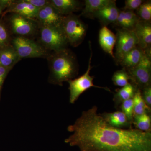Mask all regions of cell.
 <instances>
[{
    "label": "cell",
    "instance_id": "cell-25",
    "mask_svg": "<svg viewBox=\"0 0 151 151\" xmlns=\"http://www.w3.org/2000/svg\"><path fill=\"white\" fill-rule=\"evenodd\" d=\"M137 14L142 20L146 22H150L151 1H144L137 9Z\"/></svg>",
    "mask_w": 151,
    "mask_h": 151
},
{
    "label": "cell",
    "instance_id": "cell-6",
    "mask_svg": "<svg viewBox=\"0 0 151 151\" xmlns=\"http://www.w3.org/2000/svg\"><path fill=\"white\" fill-rule=\"evenodd\" d=\"M40 37L44 46L55 52L66 49L68 42L61 26H41Z\"/></svg>",
    "mask_w": 151,
    "mask_h": 151
},
{
    "label": "cell",
    "instance_id": "cell-7",
    "mask_svg": "<svg viewBox=\"0 0 151 151\" xmlns=\"http://www.w3.org/2000/svg\"><path fill=\"white\" fill-rule=\"evenodd\" d=\"M116 52L114 60L119 64L121 59L138 45V40L134 31L123 28L117 30L116 35Z\"/></svg>",
    "mask_w": 151,
    "mask_h": 151
},
{
    "label": "cell",
    "instance_id": "cell-33",
    "mask_svg": "<svg viewBox=\"0 0 151 151\" xmlns=\"http://www.w3.org/2000/svg\"></svg>",
    "mask_w": 151,
    "mask_h": 151
},
{
    "label": "cell",
    "instance_id": "cell-2",
    "mask_svg": "<svg viewBox=\"0 0 151 151\" xmlns=\"http://www.w3.org/2000/svg\"><path fill=\"white\" fill-rule=\"evenodd\" d=\"M50 70L51 83L62 86L64 81L78 74V65L75 55L67 49L55 52L50 58Z\"/></svg>",
    "mask_w": 151,
    "mask_h": 151
},
{
    "label": "cell",
    "instance_id": "cell-10",
    "mask_svg": "<svg viewBox=\"0 0 151 151\" xmlns=\"http://www.w3.org/2000/svg\"><path fill=\"white\" fill-rule=\"evenodd\" d=\"M13 32L20 36L32 34L35 29V25L33 20L14 14L10 19Z\"/></svg>",
    "mask_w": 151,
    "mask_h": 151
},
{
    "label": "cell",
    "instance_id": "cell-3",
    "mask_svg": "<svg viewBox=\"0 0 151 151\" xmlns=\"http://www.w3.org/2000/svg\"><path fill=\"white\" fill-rule=\"evenodd\" d=\"M61 27L68 43L74 47L80 45L86 37L87 25L73 14L64 16Z\"/></svg>",
    "mask_w": 151,
    "mask_h": 151
},
{
    "label": "cell",
    "instance_id": "cell-28",
    "mask_svg": "<svg viewBox=\"0 0 151 151\" xmlns=\"http://www.w3.org/2000/svg\"><path fill=\"white\" fill-rule=\"evenodd\" d=\"M143 99L146 105L150 109L151 108V86H148L141 90Z\"/></svg>",
    "mask_w": 151,
    "mask_h": 151
},
{
    "label": "cell",
    "instance_id": "cell-19",
    "mask_svg": "<svg viewBox=\"0 0 151 151\" xmlns=\"http://www.w3.org/2000/svg\"><path fill=\"white\" fill-rule=\"evenodd\" d=\"M13 47H8L0 51V65L12 68L20 60Z\"/></svg>",
    "mask_w": 151,
    "mask_h": 151
},
{
    "label": "cell",
    "instance_id": "cell-13",
    "mask_svg": "<svg viewBox=\"0 0 151 151\" xmlns=\"http://www.w3.org/2000/svg\"><path fill=\"white\" fill-rule=\"evenodd\" d=\"M39 10L25 0H22L16 2L14 1L9 6L7 12L33 20L36 19Z\"/></svg>",
    "mask_w": 151,
    "mask_h": 151
},
{
    "label": "cell",
    "instance_id": "cell-26",
    "mask_svg": "<svg viewBox=\"0 0 151 151\" xmlns=\"http://www.w3.org/2000/svg\"><path fill=\"white\" fill-rule=\"evenodd\" d=\"M122 111L127 116L128 120L132 124L134 118L133 98L125 100L121 104Z\"/></svg>",
    "mask_w": 151,
    "mask_h": 151
},
{
    "label": "cell",
    "instance_id": "cell-9",
    "mask_svg": "<svg viewBox=\"0 0 151 151\" xmlns=\"http://www.w3.org/2000/svg\"><path fill=\"white\" fill-rule=\"evenodd\" d=\"M64 17L50 2L39 10L36 19L41 26H60Z\"/></svg>",
    "mask_w": 151,
    "mask_h": 151
},
{
    "label": "cell",
    "instance_id": "cell-12",
    "mask_svg": "<svg viewBox=\"0 0 151 151\" xmlns=\"http://www.w3.org/2000/svg\"><path fill=\"white\" fill-rule=\"evenodd\" d=\"M134 31L138 38V46L144 50L151 49L150 22L140 20L136 25Z\"/></svg>",
    "mask_w": 151,
    "mask_h": 151
},
{
    "label": "cell",
    "instance_id": "cell-4",
    "mask_svg": "<svg viewBox=\"0 0 151 151\" xmlns=\"http://www.w3.org/2000/svg\"><path fill=\"white\" fill-rule=\"evenodd\" d=\"M145 51L139 64L127 70L132 84L141 91L146 87L151 86V49Z\"/></svg>",
    "mask_w": 151,
    "mask_h": 151
},
{
    "label": "cell",
    "instance_id": "cell-8",
    "mask_svg": "<svg viewBox=\"0 0 151 151\" xmlns=\"http://www.w3.org/2000/svg\"><path fill=\"white\" fill-rule=\"evenodd\" d=\"M13 45L20 58L42 57L46 55V51L40 45L23 36L14 38Z\"/></svg>",
    "mask_w": 151,
    "mask_h": 151
},
{
    "label": "cell",
    "instance_id": "cell-32",
    "mask_svg": "<svg viewBox=\"0 0 151 151\" xmlns=\"http://www.w3.org/2000/svg\"><path fill=\"white\" fill-rule=\"evenodd\" d=\"M12 1H1L0 2V14L3 8V6H5L7 5H10L12 4Z\"/></svg>",
    "mask_w": 151,
    "mask_h": 151
},
{
    "label": "cell",
    "instance_id": "cell-17",
    "mask_svg": "<svg viewBox=\"0 0 151 151\" xmlns=\"http://www.w3.org/2000/svg\"><path fill=\"white\" fill-rule=\"evenodd\" d=\"M145 52V50L137 45L123 57L119 64L126 70L133 68L139 64Z\"/></svg>",
    "mask_w": 151,
    "mask_h": 151
},
{
    "label": "cell",
    "instance_id": "cell-24",
    "mask_svg": "<svg viewBox=\"0 0 151 151\" xmlns=\"http://www.w3.org/2000/svg\"><path fill=\"white\" fill-rule=\"evenodd\" d=\"M129 80H130L129 76L127 70L124 68L117 70L114 73L112 77L113 84L116 86L121 87H124L129 84Z\"/></svg>",
    "mask_w": 151,
    "mask_h": 151
},
{
    "label": "cell",
    "instance_id": "cell-23",
    "mask_svg": "<svg viewBox=\"0 0 151 151\" xmlns=\"http://www.w3.org/2000/svg\"><path fill=\"white\" fill-rule=\"evenodd\" d=\"M132 123L138 130L144 132H151V117L148 113L135 115Z\"/></svg>",
    "mask_w": 151,
    "mask_h": 151
},
{
    "label": "cell",
    "instance_id": "cell-31",
    "mask_svg": "<svg viewBox=\"0 0 151 151\" xmlns=\"http://www.w3.org/2000/svg\"><path fill=\"white\" fill-rule=\"evenodd\" d=\"M11 68L5 67L0 65V89L2 86L3 82L7 74Z\"/></svg>",
    "mask_w": 151,
    "mask_h": 151
},
{
    "label": "cell",
    "instance_id": "cell-21",
    "mask_svg": "<svg viewBox=\"0 0 151 151\" xmlns=\"http://www.w3.org/2000/svg\"><path fill=\"white\" fill-rule=\"evenodd\" d=\"M137 89L131 83L122 87L121 89H116L113 99L116 107L121 105L125 100L133 98Z\"/></svg>",
    "mask_w": 151,
    "mask_h": 151
},
{
    "label": "cell",
    "instance_id": "cell-27",
    "mask_svg": "<svg viewBox=\"0 0 151 151\" xmlns=\"http://www.w3.org/2000/svg\"><path fill=\"white\" fill-rule=\"evenodd\" d=\"M144 1L142 0H126L124 9L132 11L137 10Z\"/></svg>",
    "mask_w": 151,
    "mask_h": 151
},
{
    "label": "cell",
    "instance_id": "cell-11",
    "mask_svg": "<svg viewBox=\"0 0 151 151\" xmlns=\"http://www.w3.org/2000/svg\"><path fill=\"white\" fill-rule=\"evenodd\" d=\"M120 12L117 7L116 1L111 0V2L100 10L94 14L93 18L98 19L103 26H107L116 22Z\"/></svg>",
    "mask_w": 151,
    "mask_h": 151
},
{
    "label": "cell",
    "instance_id": "cell-20",
    "mask_svg": "<svg viewBox=\"0 0 151 151\" xmlns=\"http://www.w3.org/2000/svg\"><path fill=\"white\" fill-rule=\"evenodd\" d=\"M111 1V0H85L84 7L81 15L92 19L95 13L108 4Z\"/></svg>",
    "mask_w": 151,
    "mask_h": 151
},
{
    "label": "cell",
    "instance_id": "cell-29",
    "mask_svg": "<svg viewBox=\"0 0 151 151\" xmlns=\"http://www.w3.org/2000/svg\"><path fill=\"white\" fill-rule=\"evenodd\" d=\"M8 33L5 27L0 24V46H2L7 42Z\"/></svg>",
    "mask_w": 151,
    "mask_h": 151
},
{
    "label": "cell",
    "instance_id": "cell-15",
    "mask_svg": "<svg viewBox=\"0 0 151 151\" xmlns=\"http://www.w3.org/2000/svg\"><path fill=\"white\" fill-rule=\"evenodd\" d=\"M140 19L134 11L120 10L118 19L114 24L121 28L134 30Z\"/></svg>",
    "mask_w": 151,
    "mask_h": 151
},
{
    "label": "cell",
    "instance_id": "cell-18",
    "mask_svg": "<svg viewBox=\"0 0 151 151\" xmlns=\"http://www.w3.org/2000/svg\"><path fill=\"white\" fill-rule=\"evenodd\" d=\"M50 3L62 15H68L81 9L80 2L76 0H51Z\"/></svg>",
    "mask_w": 151,
    "mask_h": 151
},
{
    "label": "cell",
    "instance_id": "cell-22",
    "mask_svg": "<svg viewBox=\"0 0 151 151\" xmlns=\"http://www.w3.org/2000/svg\"><path fill=\"white\" fill-rule=\"evenodd\" d=\"M134 116L150 113L151 109L146 105L142 97L141 90L137 89L133 98Z\"/></svg>",
    "mask_w": 151,
    "mask_h": 151
},
{
    "label": "cell",
    "instance_id": "cell-14",
    "mask_svg": "<svg viewBox=\"0 0 151 151\" xmlns=\"http://www.w3.org/2000/svg\"><path fill=\"white\" fill-rule=\"evenodd\" d=\"M116 37L114 33L107 27L103 26L99 32V42L101 48L114 59L113 49L116 45Z\"/></svg>",
    "mask_w": 151,
    "mask_h": 151
},
{
    "label": "cell",
    "instance_id": "cell-16",
    "mask_svg": "<svg viewBox=\"0 0 151 151\" xmlns=\"http://www.w3.org/2000/svg\"><path fill=\"white\" fill-rule=\"evenodd\" d=\"M104 120L110 126L115 128H132V123L127 119V116L122 111H117L112 113H105L100 114Z\"/></svg>",
    "mask_w": 151,
    "mask_h": 151
},
{
    "label": "cell",
    "instance_id": "cell-5",
    "mask_svg": "<svg viewBox=\"0 0 151 151\" xmlns=\"http://www.w3.org/2000/svg\"><path fill=\"white\" fill-rule=\"evenodd\" d=\"M89 45L90 50V55L87 70L83 75L78 77V78L71 79L68 81L69 84V89L70 91L69 102L71 104L75 103L81 94L91 87H94L101 88L109 92H111L110 89L107 87L96 86L93 84L94 77L90 75V70L92 68V66H91L92 51L90 42H89Z\"/></svg>",
    "mask_w": 151,
    "mask_h": 151
},
{
    "label": "cell",
    "instance_id": "cell-1",
    "mask_svg": "<svg viewBox=\"0 0 151 151\" xmlns=\"http://www.w3.org/2000/svg\"><path fill=\"white\" fill-rule=\"evenodd\" d=\"M67 130L65 142L79 151H151V132L110 126L94 106L81 113Z\"/></svg>",
    "mask_w": 151,
    "mask_h": 151
},
{
    "label": "cell",
    "instance_id": "cell-30",
    "mask_svg": "<svg viewBox=\"0 0 151 151\" xmlns=\"http://www.w3.org/2000/svg\"><path fill=\"white\" fill-rule=\"evenodd\" d=\"M25 1L39 9L42 8L50 3V1H47V0H25Z\"/></svg>",
    "mask_w": 151,
    "mask_h": 151
}]
</instances>
